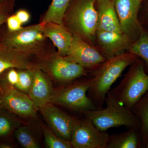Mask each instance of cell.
Instances as JSON below:
<instances>
[{
	"mask_svg": "<svg viewBox=\"0 0 148 148\" xmlns=\"http://www.w3.org/2000/svg\"><path fill=\"white\" fill-rule=\"evenodd\" d=\"M21 124L16 116L0 108V137L10 135Z\"/></svg>",
	"mask_w": 148,
	"mask_h": 148,
	"instance_id": "obj_22",
	"label": "cell"
},
{
	"mask_svg": "<svg viewBox=\"0 0 148 148\" xmlns=\"http://www.w3.org/2000/svg\"><path fill=\"white\" fill-rule=\"evenodd\" d=\"M42 58L23 53L0 44V75L10 69L34 70L40 68Z\"/></svg>",
	"mask_w": 148,
	"mask_h": 148,
	"instance_id": "obj_13",
	"label": "cell"
},
{
	"mask_svg": "<svg viewBox=\"0 0 148 148\" xmlns=\"http://www.w3.org/2000/svg\"><path fill=\"white\" fill-rule=\"evenodd\" d=\"M145 148H148V141L147 143H146L145 146Z\"/></svg>",
	"mask_w": 148,
	"mask_h": 148,
	"instance_id": "obj_34",
	"label": "cell"
},
{
	"mask_svg": "<svg viewBox=\"0 0 148 148\" xmlns=\"http://www.w3.org/2000/svg\"><path fill=\"white\" fill-rule=\"evenodd\" d=\"M107 148H142L140 128L109 135Z\"/></svg>",
	"mask_w": 148,
	"mask_h": 148,
	"instance_id": "obj_18",
	"label": "cell"
},
{
	"mask_svg": "<svg viewBox=\"0 0 148 148\" xmlns=\"http://www.w3.org/2000/svg\"><path fill=\"white\" fill-rule=\"evenodd\" d=\"M34 70L18 69V81L14 87L23 93L28 94L34 79Z\"/></svg>",
	"mask_w": 148,
	"mask_h": 148,
	"instance_id": "obj_25",
	"label": "cell"
},
{
	"mask_svg": "<svg viewBox=\"0 0 148 148\" xmlns=\"http://www.w3.org/2000/svg\"><path fill=\"white\" fill-rule=\"evenodd\" d=\"M110 91L122 104L131 110L148 92V74L143 60L138 57L119 84Z\"/></svg>",
	"mask_w": 148,
	"mask_h": 148,
	"instance_id": "obj_5",
	"label": "cell"
},
{
	"mask_svg": "<svg viewBox=\"0 0 148 148\" xmlns=\"http://www.w3.org/2000/svg\"><path fill=\"white\" fill-rule=\"evenodd\" d=\"M0 107L25 118H35L38 111L28 94L17 90L5 79L0 81Z\"/></svg>",
	"mask_w": 148,
	"mask_h": 148,
	"instance_id": "obj_7",
	"label": "cell"
},
{
	"mask_svg": "<svg viewBox=\"0 0 148 148\" xmlns=\"http://www.w3.org/2000/svg\"><path fill=\"white\" fill-rule=\"evenodd\" d=\"M140 121L142 148L148 141V92L139 99L131 109Z\"/></svg>",
	"mask_w": 148,
	"mask_h": 148,
	"instance_id": "obj_19",
	"label": "cell"
},
{
	"mask_svg": "<svg viewBox=\"0 0 148 148\" xmlns=\"http://www.w3.org/2000/svg\"><path fill=\"white\" fill-rule=\"evenodd\" d=\"M0 44L14 50L42 58L53 52L39 23L10 32L8 29L0 37Z\"/></svg>",
	"mask_w": 148,
	"mask_h": 148,
	"instance_id": "obj_3",
	"label": "cell"
},
{
	"mask_svg": "<svg viewBox=\"0 0 148 148\" xmlns=\"http://www.w3.org/2000/svg\"><path fill=\"white\" fill-rule=\"evenodd\" d=\"M45 147L47 148H72L71 142L66 141L57 136L49 128L42 126Z\"/></svg>",
	"mask_w": 148,
	"mask_h": 148,
	"instance_id": "obj_24",
	"label": "cell"
},
{
	"mask_svg": "<svg viewBox=\"0 0 148 148\" xmlns=\"http://www.w3.org/2000/svg\"><path fill=\"white\" fill-rule=\"evenodd\" d=\"M63 57L85 69L95 70L107 60L86 40L76 34H73L71 46L66 56Z\"/></svg>",
	"mask_w": 148,
	"mask_h": 148,
	"instance_id": "obj_11",
	"label": "cell"
},
{
	"mask_svg": "<svg viewBox=\"0 0 148 148\" xmlns=\"http://www.w3.org/2000/svg\"><path fill=\"white\" fill-rule=\"evenodd\" d=\"M40 67L50 77L64 84L78 79L87 73L84 68L66 60L55 51L42 58Z\"/></svg>",
	"mask_w": 148,
	"mask_h": 148,
	"instance_id": "obj_8",
	"label": "cell"
},
{
	"mask_svg": "<svg viewBox=\"0 0 148 148\" xmlns=\"http://www.w3.org/2000/svg\"><path fill=\"white\" fill-rule=\"evenodd\" d=\"M18 71H16L15 69H9L5 79L10 84L15 87L18 82Z\"/></svg>",
	"mask_w": 148,
	"mask_h": 148,
	"instance_id": "obj_29",
	"label": "cell"
},
{
	"mask_svg": "<svg viewBox=\"0 0 148 148\" xmlns=\"http://www.w3.org/2000/svg\"><path fill=\"white\" fill-rule=\"evenodd\" d=\"M8 29L10 32H15L21 28V23L15 14L9 16L6 21Z\"/></svg>",
	"mask_w": 148,
	"mask_h": 148,
	"instance_id": "obj_28",
	"label": "cell"
},
{
	"mask_svg": "<svg viewBox=\"0 0 148 148\" xmlns=\"http://www.w3.org/2000/svg\"><path fill=\"white\" fill-rule=\"evenodd\" d=\"M71 0H52L47 11L44 14L40 23L53 22L64 25V19L66 10Z\"/></svg>",
	"mask_w": 148,
	"mask_h": 148,
	"instance_id": "obj_20",
	"label": "cell"
},
{
	"mask_svg": "<svg viewBox=\"0 0 148 148\" xmlns=\"http://www.w3.org/2000/svg\"><path fill=\"white\" fill-rule=\"evenodd\" d=\"M48 126L61 139L71 141L76 118L49 103L39 110Z\"/></svg>",
	"mask_w": 148,
	"mask_h": 148,
	"instance_id": "obj_12",
	"label": "cell"
},
{
	"mask_svg": "<svg viewBox=\"0 0 148 148\" xmlns=\"http://www.w3.org/2000/svg\"><path fill=\"white\" fill-rule=\"evenodd\" d=\"M15 15L22 24L28 22L30 18V14L27 10H18Z\"/></svg>",
	"mask_w": 148,
	"mask_h": 148,
	"instance_id": "obj_30",
	"label": "cell"
},
{
	"mask_svg": "<svg viewBox=\"0 0 148 148\" xmlns=\"http://www.w3.org/2000/svg\"><path fill=\"white\" fill-rule=\"evenodd\" d=\"M138 58L137 56L130 52L123 53L107 59L95 70L87 95L97 108H103L111 86L121 76L125 69Z\"/></svg>",
	"mask_w": 148,
	"mask_h": 148,
	"instance_id": "obj_1",
	"label": "cell"
},
{
	"mask_svg": "<svg viewBox=\"0 0 148 148\" xmlns=\"http://www.w3.org/2000/svg\"><path fill=\"white\" fill-rule=\"evenodd\" d=\"M95 40L100 47L101 54L107 59L124 53L128 50L132 40L123 33L97 31Z\"/></svg>",
	"mask_w": 148,
	"mask_h": 148,
	"instance_id": "obj_14",
	"label": "cell"
},
{
	"mask_svg": "<svg viewBox=\"0 0 148 148\" xmlns=\"http://www.w3.org/2000/svg\"><path fill=\"white\" fill-rule=\"evenodd\" d=\"M92 78V75L90 77L79 81H73L54 89L50 103L83 114L88 111L99 109L87 95Z\"/></svg>",
	"mask_w": 148,
	"mask_h": 148,
	"instance_id": "obj_6",
	"label": "cell"
},
{
	"mask_svg": "<svg viewBox=\"0 0 148 148\" xmlns=\"http://www.w3.org/2000/svg\"><path fill=\"white\" fill-rule=\"evenodd\" d=\"M12 146L8 143H2L0 144V148H11Z\"/></svg>",
	"mask_w": 148,
	"mask_h": 148,
	"instance_id": "obj_31",
	"label": "cell"
},
{
	"mask_svg": "<svg viewBox=\"0 0 148 148\" xmlns=\"http://www.w3.org/2000/svg\"><path fill=\"white\" fill-rule=\"evenodd\" d=\"M138 18L142 26L148 29V0H147L144 5L140 6Z\"/></svg>",
	"mask_w": 148,
	"mask_h": 148,
	"instance_id": "obj_27",
	"label": "cell"
},
{
	"mask_svg": "<svg viewBox=\"0 0 148 148\" xmlns=\"http://www.w3.org/2000/svg\"><path fill=\"white\" fill-rule=\"evenodd\" d=\"M14 137L17 142L23 147L25 148H39V143L35 138L29 126H19L14 133Z\"/></svg>",
	"mask_w": 148,
	"mask_h": 148,
	"instance_id": "obj_23",
	"label": "cell"
},
{
	"mask_svg": "<svg viewBox=\"0 0 148 148\" xmlns=\"http://www.w3.org/2000/svg\"><path fill=\"white\" fill-rule=\"evenodd\" d=\"M106 1V0H97V3L98 4L100 3L103 2L104 1Z\"/></svg>",
	"mask_w": 148,
	"mask_h": 148,
	"instance_id": "obj_33",
	"label": "cell"
},
{
	"mask_svg": "<svg viewBox=\"0 0 148 148\" xmlns=\"http://www.w3.org/2000/svg\"><path fill=\"white\" fill-rule=\"evenodd\" d=\"M77 119L70 142L73 148H107L109 134L99 130L87 118Z\"/></svg>",
	"mask_w": 148,
	"mask_h": 148,
	"instance_id": "obj_9",
	"label": "cell"
},
{
	"mask_svg": "<svg viewBox=\"0 0 148 148\" xmlns=\"http://www.w3.org/2000/svg\"><path fill=\"white\" fill-rule=\"evenodd\" d=\"M106 107L89 111L83 114L99 130L106 132L113 127L125 126L128 129L140 128V121L131 110L122 104L110 91L105 99Z\"/></svg>",
	"mask_w": 148,
	"mask_h": 148,
	"instance_id": "obj_2",
	"label": "cell"
},
{
	"mask_svg": "<svg viewBox=\"0 0 148 148\" xmlns=\"http://www.w3.org/2000/svg\"><path fill=\"white\" fill-rule=\"evenodd\" d=\"M98 6L97 31L123 33L113 1L106 0Z\"/></svg>",
	"mask_w": 148,
	"mask_h": 148,
	"instance_id": "obj_17",
	"label": "cell"
},
{
	"mask_svg": "<svg viewBox=\"0 0 148 148\" xmlns=\"http://www.w3.org/2000/svg\"><path fill=\"white\" fill-rule=\"evenodd\" d=\"M34 79L28 95L38 110L50 103L54 89L51 78L40 68L34 70Z\"/></svg>",
	"mask_w": 148,
	"mask_h": 148,
	"instance_id": "obj_15",
	"label": "cell"
},
{
	"mask_svg": "<svg viewBox=\"0 0 148 148\" xmlns=\"http://www.w3.org/2000/svg\"><path fill=\"white\" fill-rule=\"evenodd\" d=\"M128 51L143 60L145 71L148 74V29L144 28L139 38L131 44Z\"/></svg>",
	"mask_w": 148,
	"mask_h": 148,
	"instance_id": "obj_21",
	"label": "cell"
},
{
	"mask_svg": "<svg viewBox=\"0 0 148 148\" xmlns=\"http://www.w3.org/2000/svg\"><path fill=\"white\" fill-rule=\"evenodd\" d=\"M95 0H76L69 5L64 19V25L72 34L94 42L97 31L98 11Z\"/></svg>",
	"mask_w": 148,
	"mask_h": 148,
	"instance_id": "obj_4",
	"label": "cell"
},
{
	"mask_svg": "<svg viewBox=\"0 0 148 148\" xmlns=\"http://www.w3.org/2000/svg\"><path fill=\"white\" fill-rule=\"evenodd\" d=\"M39 24L44 34L57 47L56 54L62 57L66 56L73 39L72 33L64 25L53 22Z\"/></svg>",
	"mask_w": 148,
	"mask_h": 148,
	"instance_id": "obj_16",
	"label": "cell"
},
{
	"mask_svg": "<svg viewBox=\"0 0 148 148\" xmlns=\"http://www.w3.org/2000/svg\"><path fill=\"white\" fill-rule=\"evenodd\" d=\"M9 1L10 0H0V4L3 3H5Z\"/></svg>",
	"mask_w": 148,
	"mask_h": 148,
	"instance_id": "obj_32",
	"label": "cell"
},
{
	"mask_svg": "<svg viewBox=\"0 0 148 148\" xmlns=\"http://www.w3.org/2000/svg\"><path fill=\"white\" fill-rule=\"evenodd\" d=\"M13 0H10L0 4V27L6 22L9 16L12 15L14 7Z\"/></svg>",
	"mask_w": 148,
	"mask_h": 148,
	"instance_id": "obj_26",
	"label": "cell"
},
{
	"mask_svg": "<svg viewBox=\"0 0 148 148\" xmlns=\"http://www.w3.org/2000/svg\"><path fill=\"white\" fill-rule=\"evenodd\" d=\"M143 0H114L115 8L122 30L133 42L139 38L144 28L138 18Z\"/></svg>",
	"mask_w": 148,
	"mask_h": 148,
	"instance_id": "obj_10",
	"label": "cell"
}]
</instances>
